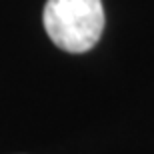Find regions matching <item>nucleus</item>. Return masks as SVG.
Returning <instances> with one entry per match:
<instances>
[{
    "label": "nucleus",
    "instance_id": "obj_1",
    "mask_svg": "<svg viewBox=\"0 0 154 154\" xmlns=\"http://www.w3.org/2000/svg\"><path fill=\"white\" fill-rule=\"evenodd\" d=\"M44 30L64 52L92 50L104 30L102 0H48L44 6Z\"/></svg>",
    "mask_w": 154,
    "mask_h": 154
}]
</instances>
